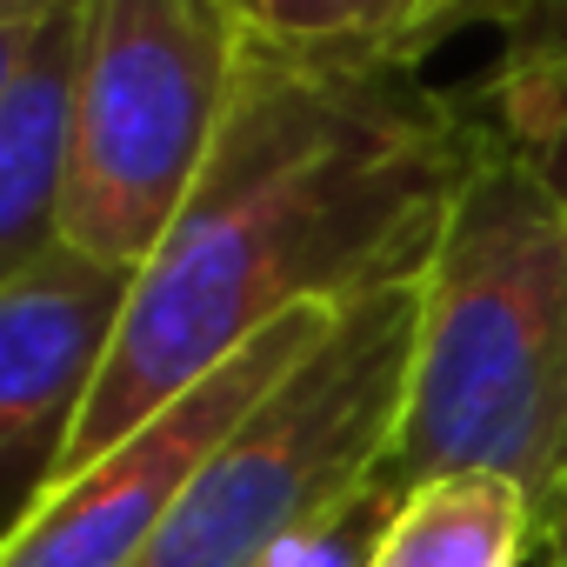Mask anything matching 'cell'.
<instances>
[{"label": "cell", "instance_id": "6da1fadb", "mask_svg": "<svg viewBox=\"0 0 567 567\" xmlns=\"http://www.w3.org/2000/svg\"><path fill=\"white\" fill-rule=\"evenodd\" d=\"M481 141V121L414 74L321 68L247 41L220 141L134 274L61 481L274 321L421 280Z\"/></svg>", "mask_w": 567, "mask_h": 567}, {"label": "cell", "instance_id": "7a4b0ae2", "mask_svg": "<svg viewBox=\"0 0 567 567\" xmlns=\"http://www.w3.org/2000/svg\"><path fill=\"white\" fill-rule=\"evenodd\" d=\"M507 481L534 540L567 507V207L534 167L481 141L421 267L408 408L374 494Z\"/></svg>", "mask_w": 567, "mask_h": 567}, {"label": "cell", "instance_id": "3957f363", "mask_svg": "<svg viewBox=\"0 0 567 567\" xmlns=\"http://www.w3.org/2000/svg\"><path fill=\"white\" fill-rule=\"evenodd\" d=\"M421 328V280H394L334 315L181 487L134 567H260L354 507L401 427Z\"/></svg>", "mask_w": 567, "mask_h": 567}, {"label": "cell", "instance_id": "277c9868", "mask_svg": "<svg viewBox=\"0 0 567 567\" xmlns=\"http://www.w3.org/2000/svg\"><path fill=\"white\" fill-rule=\"evenodd\" d=\"M240 54L234 0H87L61 207L68 247L147 267L220 141Z\"/></svg>", "mask_w": 567, "mask_h": 567}, {"label": "cell", "instance_id": "5b68a950", "mask_svg": "<svg viewBox=\"0 0 567 567\" xmlns=\"http://www.w3.org/2000/svg\"><path fill=\"white\" fill-rule=\"evenodd\" d=\"M334 315L341 308H301L274 321L260 341H247L234 361H220L207 381H194L181 401L141 421L127 441H114L81 474H68L34 507V520L0 547V567H134L161 534V520L174 514L181 487L200 474V461L334 328Z\"/></svg>", "mask_w": 567, "mask_h": 567}, {"label": "cell", "instance_id": "8992f818", "mask_svg": "<svg viewBox=\"0 0 567 567\" xmlns=\"http://www.w3.org/2000/svg\"><path fill=\"white\" fill-rule=\"evenodd\" d=\"M134 267L54 247L0 288V547L54 494L107 374Z\"/></svg>", "mask_w": 567, "mask_h": 567}, {"label": "cell", "instance_id": "52a82bcc", "mask_svg": "<svg viewBox=\"0 0 567 567\" xmlns=\"http://www.w3.org/2000/svg\"><path fill=\"white\" fill-rule=\"evenodd\" d=\"M87 8V0H81ZM81 8L54 14L0 107V288L61 247L68 207V134H74V61Z\"/></svg>", "mask_w": 567, "mask_h": 567}, {"label": "cell", "instance_id": "ba28073f", "mask_svg": "<svg viewBox=\"0 0 567 567\" xmlns=\"http://www.w3.org/2000/svg\"><path fill=\"white\" fill-rule=\"evenodd\" d=\"M507 8L514 0H234L254 48L368 74H414L461 28H501Z\"/></svg>", "mask_w": 567, "mask_h": 567}, {"label": "cell", "instance_id": "9c48e42d", "mask_svg": "<svg viewBox=\"0 0 567 567\" xmlns=\"http://www.w3.org/2000/svg\"><path fill=\"white\" fill-rule=\"evenodd\" d=\"M467 114L567 207V0H514L501 21V61Z\"/></svg>", "mask_w": 567, "mask_h": 567}, {"label": "cell", "instance_id": "30bf717a", "mask_svg": "<svg viewBox=\"0 0 567 567\" xmlns=\"http://www.w3.org/2000/svg\"><path fill=\"white\" fill-rule=\"evenodd\" d=\"M534 554V514L507 481L454 474L394 501L368 567H520Z\"/></svg>", "mask_w": 567, "mask_h": 567}, {"label": "cell", "instance_id": "8fae6325", "mask_svg": "<svg viewBox=\"0 0 567 567\" xmlns=\"http://www.w3.org/2000/svg\"><path fill=\"white\" fill-rule=\"evenodd\" d=\"M388 514H394V501L368 487L354 507H341L334 520L308 527L301 540H288L280 554H267L260 567H368V554H374V540H381Z\"/></svg>", "mask_w": 567, "mask_h": 567}, {"label": "cell", "instance_id": "7c38bea8", "mask_svg": "<svg viewBox=\"0 0 567 567\" xmlns=\"http://www.w3.org/2000/svg\"><path fill=\"white\" fill-rule=\"evenodd\" d=\"M41 28H0V107H8V94H14V81H21V68H28V54L41 41Z\"/></svg>", "mask_w": 567, "mask_h": 567}, {"label": "cell", "instance_id": "4fadbf2b", "mask_svg": "<svg viewBox=\"0 0 567 567\" xmlns=\"http://www.w3.org/2000/svg\"><path fill=\"white\" fill-rule=\"evenodd\" d=\"M68 8H81V0H0V28H41Z\"/></svg>", "mask_w": 567, "mask_h": 567}, {"label": "cell", "instance_id": "5bb4252c", "mask_svg": "<svg viewBox=\"0 0 567 567\" xmlns=\"http://www.w3.org/2000/svg\"><path fill=\"white\" fill-rule=\"evenodd\" d=\"M534 554H540V567H567V507L540 527V540H534Z\"/></svg>", "mask_w": 567, "mask_h": 567}]
</instances>
